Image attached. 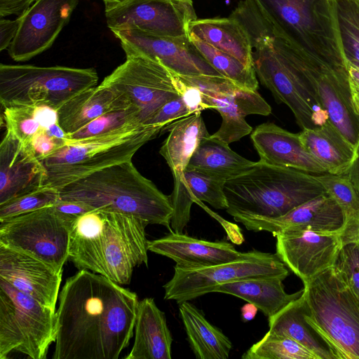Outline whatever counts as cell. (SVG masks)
Returning a JSON list of instances; mask_svg holds the SVG:
<instances>
[{"label":"cell","mask_w":359,"mask_h":359,"mask_svg":"<svg viewBox=\"0 0 359 359\" xmlns=\"http://www.w3.org/2000/svg\"><path fill=\"white\" fill-rule=\"evenodd\" d=\"M137 294L88 270L68 278L58 296L53 359H118L133 336Z\"/></svg>","instance_id":"cell-1"},{"label":"cell","mask_w":359,"mask_h":359,"mask_svg":"<svg viewBox=\"0 0 359 359\" xmlns=\"http://www.w3.org/2000/svg\"><path fill=\"white\" fill-rule=\"evenodd\" d=\"M148 224L134 216L102 209L77 216L69 236V259L79 270L128 285L134 269L148 264Z\"/></svg>","instance_id":"cell-2"},{"label":"cell","mask_w":359,"mask_h":359,"mask_svg":"<svg viewBox=\"0 0 359 359\" xmlns=\"http://www.w3.org/2000/svg\"><path fill=\"white\" fill-rule=\"evenodd\" d=\"M60 200L85 203L134 216L149 224H160L170 232L173 208L161 192L135 168L132 160L91 173L59 189Z\"/></svg>","instance_id":"cell-3"},{"label":"cell","mask_w":359,"mask_h":359,"mask_svg":"<svg viewBox=\"0 0 359 359\" xmlns=\"http://www.w3.org/2000/svg\"><path fill=\"white\" fill-rule=\"evenodd\" d=\"M230 16L247 32L257 77L276 102L290 109L302 130L320 126V109L297 69L272 42L268 18L255 0L240 1Z\"/></svg>","instance_id":"cell-4"},{"label":"cell","mask_w":359,"mask_h":359,"mask_svg":"<svg viewBox=\"0 0 359 359\" xmlns=\"http://www.w3.org/2000/svg\"><path fill=\"white\" fill-rule=\"evenodd\" d=\"M226 211L231 216L276 217L325 194L315 174L255 162L246 172L224 186Z\"/></svg>","instance_id":"cell-5"},{"label":"cell","mask_w":359,"mask_h":359,"mask_svg":"<svg viewBox=\"0 0 359 359\" xmlns=\"http://www.w3.org/2000/svg\"><path fill=\"white\" fill-rule=\"evenodd\" d=\"M307 323L335 359H359V296L332 266L304 283Z\"/></svg>","instance_id":"cell-6"},{"label":"cell","mask_w":359,"mask_h":359,"mask_svg":"<svg viewBox=\"0 0 359 359\" xmlns=\"http://www.w3.org/2000/svg\"><path fill=\"white\" fill-rule=\"evenodd\" d=\"M168 124L130 125L85 139H66L62 147L43 161L48 173L46 186L60 189L96 171L132 160Z\"/></svg>","instance_id":"cell-7"},{"label":"cell","mask_w":359,"mask_h":359,"mask_svg":"<svg viewBox=\"0 0 359 359\" xmlns=\"http://www.w3.org/2000/svg\"><path fill=\"white\" fill-rule=\"evenodd\" d=\"M269 34L273 44L297 69L320 110L356 149L359 116L352 102L348 66L330 62L311 52L274 25L269 27Z\"/></svg>","instance_id":"cell-8"},{"label":"cell","mask_w":359,"mask_h":359,"mask_svg":"<svg viewBox=\"0 0 359 359\" xmlns=\"http://www.w3.org/2000/svg\"><path fill=\"white\" fill-rule=\"evenodd\" d=\"M93 68L0 65V103L46 105L56 110L80 92L97 86Z\"/></svg>","instance_id":"cell-9"},{"label":"cell","mask_w":359,"mask_h":359,"mask_svg":"<svg viewBox=\"0 0 359 359\" xmlns=\"http://www.w3.org/2000/svg\"><path fill=\"white\" fill-rule=\"evenodd\" d=\"M289 38L325 60L348 66L336 0H255Z\"/></svg>","instance_id":"cell-10"},{"label":"cell","mask_w":359,"mask_h":359,"mask_svg":"<svg viewBox=\"0 0 359 359\" xmlns=\"http://www.w3.org/2000/svg\"><path fill=\"white\" fill-rule=\"evenodd\" d=\"M57 332L56 311L0 278V359L14 351L45 359Z\"/></svg>","instance_id":"cell-11"},{"label":"cell","mask_w":359,"mask_h":359,"mask_svg":"<svg viewBox=\"0 0 359 359\" xmlns=\"http://www.w3.org/2000/svg\"><path fill=\"white\" fill-rule=\"evenodd\" d=\"M76 217L45 207L0 222V244L30 255L62 271L69 259Z\"/></svg>","instance_id":"cell-12"},{"label":"cell","mask_w":359,"mask_h":359,"mask_svg":"<svg viewBox=\"0 0 359 359\" xmlns=\"http://www.w3.org/2000/svg\"><path fill=\"white\" fill-rule=\"evenodd\" d=\"M288 268L276 253L253 250L238 259L225 263L198 268L175 266L172 278L163 285L164 299L179 304L216 290L224 284L259 276H278L285 279Z\"/></svg>","instance_id":"cell-13"},{"label":"cell","mask_w":359,"mask_h":359,"mask_svg":"<svg viewBox=\"0 0 359 359\" xmlns=\"http://www.w3.org/2000/svg\"><path fill=\"white\" fill-rule=\"evenodd\" d=\"M100 84L124 95L139 111L142 124L164 104L180 96L173 72L161 62L141 55H126V61Z\"/></svg>","instance_id":"cell-14"},{"label":"cell","mask_w":359,"mask_h":359,"mask_svg":"<svg viewBox=\"0 0 359 359\" xmlns=\"http://www.w3.org/2000/svg\"><path fill=\"white\" fill-rule=\"evenodd\" d=\"M179 76L185 83L201 90L208 109L219 113L221 126L211 135L228 144L252 133V127L245 121L248 115L268 116L271 113V106L257 90L242 89L224 76Z\"/></svg>","instance_id":"cell-15"},{"label":"cell","mask_w":359,"mask_h":359,"mask_svg":"<svg viewBox=\"0 0 359 359\" xmlns=\"http://www.w3.org/2000/svg\"><path fill=\"white\" fill-rule=\"evenodd\" d=\"M105 17L111 32L136 28L169 37L188 36L197 19L193 3L181 0H125L105 6Z\"/></svg>","instance_id":"cell-16"},{"label":"cell","mask_w":359,"mask_h":359,"mask_svg":"<svg viewBox=\"0 0 359 359\" xmlns=\"http://www.w3.org/2000/svg\"><path fill=\"white\" fill-rule=\"evenodd\" d=\"M165 131L169 134L159 154L165 160L174 180L173 191L169 196L173 208L170 226L174 232L182 233L190 220L194 203L187 190L184 172L201 140L210 134L201 112L172 121Z\"/></svg>","instance_id":"cell-17"},{"label":"cell","mask_w":359,"mask_h":359,"mask_svg":"<svg viewBox=\"0 0 359 359\" xmlns=\"http://www.w3.org/2000/svg\"><path fill=\"white\" fill-rule=\"evenodd\" d=\"M112 33L119 39L126 55H144L161 62L179 75L223 76L203 58L189 36H161L136 28Z\"/></svg>","instance_id":"cell-18"},{"label":"cell","mask_w":359,"mask_h":359,"mask_svg":"<svg viewBox=\"0 0 359 359\" xmlns=\"http://www.w3.org/2000/svg\"><path fill=\"white\" fill-rule=\"evenodd\" d=\"M273 236L276 253L303 283L334 266L343 246L339 233L285 229Z\"/></svg>","instance_id":"cell-19"},{"label":"cell","mask_w":359,"mask_h":359,"mask_svg":"<svg viewBox=\"0 0 359 359\" xmlns=\"http://www.w3.org/2000/svg\"><path fill=\"white\" fill-rule=\"evenodd\" d=\"M79 0H36L22 15L18 32L8 48L17 62L48 49L67 25Z\"/></svg>","instance_id":"cell-20"},{"label":"cell","mask_w":359,"mask_h":359,"mask_svg":"<svg viewBox=\"0 0 359 359\" xmlns=\"http://www.w3.org/2000/svg\"><path fill=\"white\" fill-rule=\"evenodd\" d=\"M234 220L252 231H268L275 234L285 229H304L341 234L344 227L343 212L327 193L292 209L283 215L269 217L236 215Z\"/></svg>","instance_id":"cell-21"},{"label":"cell","mask_w":359,"mask_h":359,"mask_svg":"<svg viewBox=\"0 0 359 359\" xmlns=\"http://www.w3.org/2000/svg\"><path fill=\"white\" fill-rule=\"evenodd\" d=\"M62 272L22 251L0 244V278L56 311Z\"/></svg>","instance_id":"cell-22"},{"label":"cell","mask_w":359,"mask_h":359,"mask_svg":"<svg viewBox=\"0 0 359 359\" xmlns=\"http://www.w3.org/2000/svg\"><path fill=\"white\" fill-rule=\"evenodd\" d=\"M48 177L30 146L6 130L0 144V205L45 187Z\"/></svg>","instance_id":"cell-23"},{"label":"cell","mask_w":359,"mask_h":359,"mask_svg":"<svg viewBox=\"0 0 359 359\" xmlns=\"http://www.w3.org/2000/svg\"><path fill=\"white\" fill-rule=\"evenodd\" d=\"M250 138L262 163L311 174L327 172L325 168L305 149L299 133L266 122L252 131Z\"/></svg>","instance_id":"cell-24"},{"label":"cell","mask_w":359,"mask_h":359,"mask_svg":"<svg viewBox=\"0 0 359 359\" xmlns=\"http://www.w3.org/2000/svg\"><path fill=\"white\" fill-rule=\"evenodd\" d=\"M148 250L172 259L181 268L209 266L234 261L243 252L226 241H209L171 231L162 238L148 241Z\"/></svg>","instance_id":"cell-25"},{"label":"cell","mask_w":359,"mask_h":359,"mask_svg":"<svg viewBox=\"0 0 359 359\" xmlns=\"http://www.w3.org/2000/svg\"><path fill=\"white\" fill-rule=\"evenodd\" d=\"M135 341L125 359H171L172 337L165 313L154 299L147 297L138 303Z\"/></svg>","instance_id":"cell-26"},{"label":"cell","mask_w":359,"mask_h":359,"mask_svg":"<svg viewBox=\"0 0 359 359\" xmlns=\"http://www.w3.org/2000/svg\"><path fill=\"white\" fill-rule=\"evenodd\" d=\"M130 107L124 95L100 84L80 92L65 103L58 109L59 124L70 134L107 112Z\"/></svg>","instance_id":"cell-27"},{"label":"cell","mask_w":359,"mask_h":359,"mask_svg":"<svg viewBox=\"0 0 359 359\" xmlns=\"http://www.w3.org/2000/svg\"><path fill=\"white\" fill-rule=\"evenodd\" d=\"M299 135L305 149L327 172L346 173L355 158V149L328 119L315 128L303 129Z\"/></svg>","instance_id":"cell-28"},{"label":"cell","mask_w":359,"mask_h":359,"mask_svg":"<svg viewBox=\"0 0 359 359\" xmlns=\"http://www.w3.org/2000/svg\"><path fill=\"white\" fill-rule=\"evenodd\" d=\"M188 32L236 57L245 65L253 67L249 36L243 27L230 15L196 19L189 25Z\"/></svg>","instance_id":"cell-29"},{"label":"cell","mask_w":359,"mask_h":359,"mask_svg":"<svg viewBox=\"0 0 359 359\" xmlns=\"http://www.w3.org/2000/svg\"><path fill=\"white\" fill-rule=\"evenodd\" d=\"M283 279L278 276H259L222 285L215 292L225 293L254 304L269 318L293 300L299 298L304 288L292 294L285 290Z\"/></svg>","instance_id":"cell-30"},{"label":"cell","mask_w":359,"mask_h":359,"mask_svg":"<svg viewBox=\"0 0 359 359\" xmlns=\"http://www.w3.org/2000/svg\"><path fill=\"white\" fill-rule=\"evenodd\" d=\"M255 163L210 135L201 140L186 170L226 182L246 172Z\"/></svg>","instance_id":"cell-31"},{"label":"cell","mask_w":359,"mask_h":359,"mask_svg":"<svg viewBox=\"0 0 359 359\" xmlns=\"http://www.w3.org/2000/svg\"><path fill=\"white\" fill-rule=\"evenodd\" d=\"M189 346L198 359H227L232 348L230 339L205 318L195 305L186 301L180 304Z\"/></svg>","instance_id":"cell-32"},{"label":"cell","mask_w":359,"mask_h":359,"mask_svg":"<svg viewBox=\"0 0 359 359\" xmlns=\"http://www.w3.org/2000/svg\"><path fill=\"white\" fill-rule=\"evenodd\" d=\"M307 303L304 292L273 316L268 318L271 333L287 337L302 344L318 359H335L327 345L307 323Z\"/></svg>","instance_id":"cell-33"},{"label":"cell","mask_w":359,"mask_h":359,"mask_svg":"<svg viewBox=\"0 0 359 359\" xmlns=\"http://www.w3.org/2000/svg\"><path fill=\"white\" fill-rule=\"evenodd\" d=\"M325 192L340 207L344 217L343 245L359 242V192L346 174H315Z\"/></svg>","instance_id":"cell-34"},{"label":"cell","mask_w":359,"mask_h":359,"mask_svg":"<svg viewBox=\"0 0 359 359\" xmlns=\"http://www.w3.org/2000/svg\"><path fill=\"white\" fill-rule=\"evenodd\" d=\"M189 39L203 58L221 75L242 89L255 91L259 83L254 67H249L236 57L219 50L192 34Z\"/></svg>","instance_id":"cell-35"},{"label":"cell","mask_w":359,"mask_h":359,"mask_svg":"<svg viewBox=\"0 0 359 359\" xmlns=\"http://www.w3.org/2000/svg\"><path fill=\"white\" fill-rule=\"evenodd\" d=\"M243 359H318L306 347L292 338L268 331L245 351Z\"/></svg>","instance_id":"cell-36"},{"label":"cell","mask_w":359,"mask_h":359,"mask_svg":"<svg viewBox=\"0 0 359 359\" xmlns=\"http://www.w3.org/2000/svg\"><path fill=\"white\" fill-rule=\"evenodd\" d=\"M336 4L345 57L359 68V0H336Z\"/></svg>","instance_id":"cell-37"},{"label":"cell","mask_w":359,"mask_h":359,"mask_svg":"<svg viewBox=\"0 0 359 359\" xmlns=\"http://www.w3.org/2000/svg\"><path fill=\"white\" fill-rule=\"evenodd\" d=\"M136 124H142L136 108L130 107L124 109L114 110L97 117L78 130L67 134V139H85Z\"/></svg>","instance_id":"cell-38"},{"label":"cell","mask_w":359,"mask_h":359,"mask_svg":"<svg viewBox=\"0 0 359 359\" xmlns=\"http://www.w3.org/2000/svg\"><path fill=\"white\" fill-rule=\"evenodd\" d=\"M184 177L191 201L206 202L215 209H226L228 204L224 191L226 182L194 170H185Z\"/></svg>","instance_id":"cell-39"},{"label":"cell","mask_w":359,"mask_h":359,"mask_svg":"<svg viewBox=\"0 0 359 359\" xmlns=\"http://www.w3.org/2000/svg\"><path fill=\"white\" fill-rule=\"evenodd\" d=\"M60 200L59 189L45 186L0 205V222L54 205Z\"/></svg>","instance_id":"cell-40"},{"label":"cell","mask_w":359,"mask_h":359,"mask_svg":"<svg viewBox=\"0 0 359 359\" xmlns=\"http://www.w3.org/2000/svg\"><path fill=\"white\" fill-rule=\"evenodd\" d=\"M6 130L29 144L33 136L42 127L36 114L35 106L15 105L3 107Z\"/></svg>","instance_id":"cell-41"},{"label":"cell","mask_w":359,"mask_h":359,"mask_svg":"<svg viewBox=\"0 0 359 359\" xmlns=\"http://www.w3.org/2000/svg\"><path fill=\"white\" fill-rule=\"evenodd\" d=\"M334 265L344 273L359 296V242L343 245Z\"/></svg>","instance_id":"cell-42"},{"label":"cell","mask_w":359,"mask_h":359,"mask_svg":"<svg viewBox=\"0 0 359 359\" xmlns=\"http://www.w3.org/2000/svg\"><path fill=\"white\" fill-rule=\"evenodd\" d=\"M191 114L181 96L164 104L147 122V125L170 123Z\"/></svg>","instance_id":"cell-43"},{"label":"cell","mask_w":359,"mask_h":359,"mask_svg":"<svg viewBox=\"0 0 359 359\" xmlns=\"http://www.w3.org/2000/svg\"><path fill=\"white\" fill-rule=\"evenodd\" d=\"M173 74L175 87L190 113L201 112L203 110L208 109V106L203 101L201 90L198 88L183 81L177 74L173 72Z\"/></svg>","instance_id":"cell-44"},{"label":"cell","mask_w":359,"mask_h":359,"mask_svg":"<svg viewBox=\"0 0 359 359\" xmlns=\"http://www.w3.org/2000/svg\"><path fill=\"white\" fill-rule=\"evenodd\" d=\"M65 141L55 138L46 129L41 128L33 136L29 145L36 157L43 161L62 147Z\"/></svg>","instance_id":"cell-45"},{"label":"cell","mask_w":359,"mask_h":359,"mask_svg":"<svg viewBox=\"0 0 359 359\" xmlns=\"http://www.w3.org/2000/svg\"><path fill=\"white\" fill-rule=\"evenodd\" d=\"M15 20L1 18L0 20V50L8 48L15 38L20 23L19 16Z\"/></svg>","instance_id":"cell-46"},{"label":"cell","mask_w":359,"mask_h":359,"mask_svg":"<svg viewBox=\"0 0 359 359\" xmlns=\"http://www.w3.org/2000/svg\"><path fill=\"white\" fill-rule=\"evenodd\" d=\"M36 0H0V17L22 15Z\"/></svg>","instance_id":"cell-47"},{"label":"cell","mask_w":359,"mask_h":359,"mask_svg":"<svg viewBox=\"0 0 359 359\" xmlns=\"http://www.w3.org/2000/svg\"><path fill=\"white\" fill-rule=\"evenodd\" d=\"M54 206L60 212L74 217H77L95 210L88 204L77 201L60 200Z\"/></svg>","instance_id":"cell-48"},{"label":"cell","mask_w":359,"mask_h":359,"mask_svg":"<svg viewBox=\"0 0 359 359\" xmlns=\"http://www.w3.org/2000/svg\"><path fill=\"white\" fill-rule=\"evenodd\" d=\"M348 71L352 102L359 116V68L348 63Z\"/></svg>","instance_id":"cell-49"},{"label":"cell","mask_w":359,"mask_h":359,"mask_svg":"<svg viewBox=\"0 0 359 359\" xmlns=\"http://www.w3.org/2000/svg\"><path fill=\"white\" fill-rule=\"evenodd\" d=\"M359 192V142L355 149V156L346 173Z\"/></svg>","instance_id":"cell-50"},{"label":"cell","mask_w":359,"mask_h":359,"mask_svg":"<svg viewBox=\"0 0 359 359\" xmlns=\"http://www.w3.org/2000/svg\"><path fill=\"white\" fill-rule=\"evenodd\" d=\"M257 308L252 304L248 303L244 305L241 309V316L244 321L252 320L257 311Z\"/></svg>","instance_id":"cell-51"},{"label":"cell","mask_w":359,"mask_h":359,"mask_svg":"<svg viewBox=\"0 0 359 359\" xmlns=\"http://www.w3.org/2000/svg\"><path fill=\"white\" fill-rule=\"evenodd\" d=\"M105 6H112V5H114V4H119L125 0H102Z\"/></svg>","instance_id":"cell-52"},{"label":"cell","mask_w":359,"mask_h":359,"mask_svg":"<svg viewBox=\"0 0 359 359\" xmlns=\"http://www.w3.org/2000/svg\"><path fill=\"white\" fill-rule=\"evenodd\" d=\"M181 1H185L193 3L192 0H181Z\"/></svg>","instance_id":"cell-53"}]
</instances>
